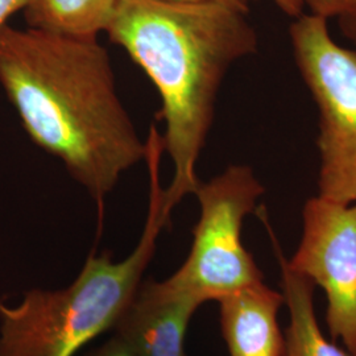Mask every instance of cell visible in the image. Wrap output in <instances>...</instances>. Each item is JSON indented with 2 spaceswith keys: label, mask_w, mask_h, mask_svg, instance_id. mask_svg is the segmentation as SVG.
<instances>
[{
  "label": "cell",
  "mask_w": 356,
  "mask_h": 356,
  "mask_svg": "<svg viewBox=\"0 0 356 356\" xmlns=\"http://www.w3.org/2000/svg\"><path fill=\"white\" fill-rule=\"evenodd\" d=\"M266 188L245 164H231L194 195L201 214L193 229L191 252L165 280L175 291L204 305L263 282L264 275L242 241L243 222L257 209Z\"/></svg>",
  "instance_id": "cell-4"
},
{
  "label": "cell",
  "mask_w": 356,
  "mask_h": 356,
  "mask_svg": "<svg viewBox=\"0 0 356 356\" xmlns=\"http://www.w3.org/2000/svg\"><path fill=\"white\" fill-rule=\"evenodd\" d=\"M222 337L229 356H285L277 316L284 294L259 282L219 301Z\"/></svg>",
  "instance_id": "cell-8"
},
{
  "label": "cell",
  "mask_w": 356,
  "mask_h": 356,
  "mask_svg": "<svg viewBox=\"0 0 356 356\" xmlns=\"http://www.w3.org/2000/svg\"><path fill=\"white\" fill-rule=\"evenodd\" d=\"M260 216L280 266L281 292L289 312V326L285 330V356H350L335 342L325 338L314 309V284L288 267L267 214L263 213Z\"/></svg>",
  "instance_id": "cell-9"
},
{
  "label": "cell",
  "mask_w": 356,
  "mask_h": 356,
  "mask_svg": "<svg viewBox=\"0 0 356 356\" xmlns=\"http://www.w3.org/2000/svg\"><path fill=\"white\" fill-rule=\"evenodd\" d=\"M26 0H0V28L17 11H23Z\"/></svg>",
  "instance_id": "cell-14"
},
{
  "label": "cell",
  "mask_w": 356,
  "mask_h": 356,
  "mask_svg": "<svg viewBox=\"0 0 356 356\" xmlns=\"http://www.w3.org/2000/svg\"><path fill=\"white\" fill-rule=\"evenodd\" d=\"M198 301L166 281H140L115 322V337L136 356H188L185 338Z\"/></svg>",
  "instance_id": "cell-7"
},
{
  "label": "cell",
  "mask_w": 356,
  "mask_h": 356,
  "mask_svg": "<svg viewBox=\"0 0 356 356\" xmlns=\"http://www.w3.org/2000/svg\"><path fill=\"white\" fill-rule=\"evenodd\" d=\"M339 29L356 51V13H348L338 19Z\"/></svg>",
  "instance_id": "cell-13"
},
{
  "label": "cell",
  "mask_w": 356,
  "mask_h": 356,
  "mask_svg": "<svg viewBox=\"0 0 356 356\" xmlns=\"http://www.w3.org/2000/svg\"><path fill=\"white\" fill-rule=\"evenodd\" d=\"M166 1H179V3H202V1H213V3H222L229 7L238 8L244 13H248V3L244 0H166Z\"/></svg>",
  "instance_id": "cell-16"
},
{
  "label": "cell",
  "mask_w": 356,
  "mask_h": 356,
  "mask_svg": "<svg viewBox=\"0 0 356 356\" xmlns=\"http://www.w3.org/2000/svg\"><path fill=\"white\" fill-rule=\"evenodd\" d=\"M247 13L213 1L118 0L106 28L108 40L140 66L161 99V136L173 164L163 197L166 219L201 182L197 165L225 76L259 49Z\"/></svg>",
  "instance_id": "cell-2"
},
{
  "label": "cell",
  "mask_w": 356,
  "mask_h": 356,
  "mask_svg": "<svg viewBox=\"0 0 356 356\" xmlns=\"http://www.w3.org/2000/svg\"><path fill=\"white\" fill-rule=\"evenodd\" d=\"M161 156V144L151 141L144 160L149 173L148 216L134 252L118 263L108 254H91L66 289H33L24 293L17 305L0 302V356H74L114 327L169 222L163 214Z\"/></svg>",
  "instance_id": "cell-3"
},
{
  "label": "cell",
  "mask_w": 356,
  "mask_h": 356,
  "mask_svg": "<svg viewBox=\"0 0 356 356\" xmlns=\"http://www.w3.org/2000/svg\"><path fill=\"white\" fill-rule=\"evenodd\" d=\"M0 85L26 135L101 204L145 159L98 38L0 28Z\"/></svg>",
  "instance_id": "cell-1"
},
{
  "label": "cell",
  "mask_w": 356,
  "mask_h": 356,
  "mask_svg": "<svg viewBox=\"0 0 356 356\" xmlns=\"http://www.w3.org/2000/svg\"><path fill=\"white\" fill-rule=\"evenodd\" d=\"M247 3H250V0H244ZM281 13H285L289 17H298L304 13V3L302 0H272Z\"/></svg>",
  "instance_id": "cell-15"
},
{
  "label": "cell",
  "mask_w": 356,
  "mask_h": 356,
  "mask_svg": "<svg viewBox=\"0 0 356 356\" xmlns=\"http://www.w3.org/2000/svg\"><path fill=\"white\" fill-rule=\"evenodd\" d=\"M329 20L302 13L289 26L293 57L317 104L318 194L356 202V51L339 45Z\"/></svg>",
  "instance_id": "cell-5"
},
{
  "label": "cell",
  "mask_w": 356,
  "mask_h": 356,
  "mask_svg": "<svg viewBox=\"0 0 356 356\" xmlns=\"http://www.w3.org/2000/svg\"><path fill=\"white\" fill-rule=\"evenodd\" d=\"M118 0H26V26L76 38L106 32Z\"/></svg>",
  "instance_id": "cell-10"
},
{
  "label": "cell",
  "mask_w": 356,
  "mask_h": 356,
  "mask_svg": "<svg viewBox=\"0 0 356 356\" xmlns=\"http://www.w3.org/2000/svg\"><path fill=\"white\" fill-rule=\"evenodd\" d=\"M302 3L312 15L326 20L356 13V0H302Z\"/></svg>",
  "instance_id": "cell-11"
},
{
  "label": "cell",
  "mask_w": 356,
  "mask_h": 356,
  "mask_svg": "<svg viewBox=\"0 0 356 356\" xmlns=\"http://www.w3.org/2000/svg\"><path fill=\"white\" fill-rule=\"evenodd\" d=\"M86 356H136L132 350L118 337H113L101 347L91 350Z\"/></svg>",
  "instance_id": "cell-12"
},
{
  "label": "cell",
  "mask_w": 356,
  "mask_h": 356,
  "mask_svg": "<svg viewBox=\"0 0 356 356\" xmlns=\"http://www.w3.org/2000/svg\"><path fill=\"white\" fill-rule=\"evenodd\" d=\"M286 264L325 292L331 341H341L356 356V202L309 198L301 241Z\"/></svg>",
  "instance_id": "cell-6"
}]
</instances>
